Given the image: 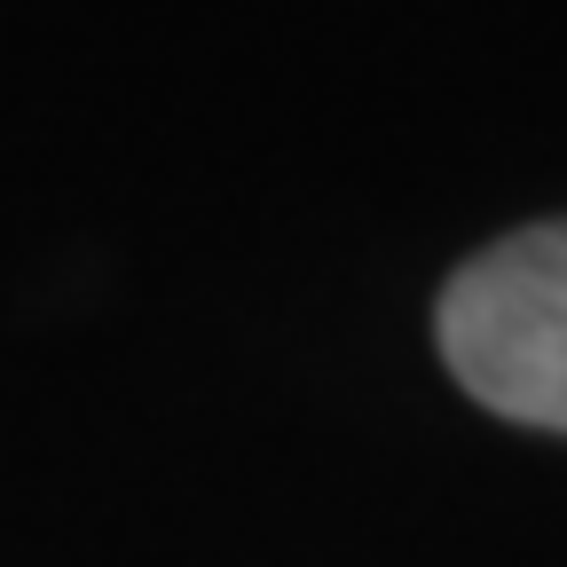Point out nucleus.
<instances>
[{
	"instance_id": "1",
	"label": "nucleus",
	"mask_w": 567,
	"mask_h": 567,
	"mask_svg": "<svg viewBox=\"0 0 567 567\" xmlns=\"http://www.w3.org/2000/svg\"><path fill=\"white\" fill-rule=\"evenodd\" d=\"M450 379L513 425L567 434V221L481 245L434 308Z\"/></svg>"
}]
</instances>
